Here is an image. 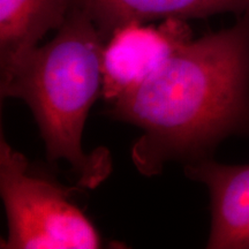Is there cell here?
I'll list each match as a JSON object with an SVG mask.
<instances>
[{
  "label": "cell",
  "mask_w": 249,
  "mask_h": 249,
  "mask_svg": "<svg viewBox=\"0 0 249 249\" xmlns=\"http://www.w3.org/2000/svg\"><path fill=\"white\" fill-rule=\"evenodd\" d=\"M111 104L112 117L142 130L132 148L140 173L207 158L227 136L249 132V20L187 40Z\"/></svg>",
  "instance_id": "obj_1"
},
{
  "label": "cell",
  "mask_w": 249,
  "mask_h": 249,
  "mask_svg": "<svg viewBox=\"0 0 249 249\" xmlns=\"http://www.w3.org/2000/svg\"><path fill=\"white\" fill-rule=\"evenodd\" d=\"M107 40L88 14L71 7L50 42L1 73V98H20L33 112L50 161L71 164L79 185L93 189L112 171L105 148L86 154L82 135L92 104L102 95Z\"/></svg>",
  "instance_id": "obj_2"
},
{
  "label": "cell",
  "mask_w": 249,
  "mask_h": 249,
  "mask_svg": "<svg viewBox=\"0 0 249 249\" xmlns=\"http://www.w3.org/2000/svg\"><path fill=\"white\" fill-rule=\"evenodd\" d=\"M73 192L34 172L1 132L0 194L8 225L2 249L101 248V235L71 200Z\"/></svg>",
  "instance_id": "obj_3"
},
{
  "label": "cell",
  "mask_w": 249,
  "mask_h": 249,
  "mask_svg": "<svg viewBox=\"0 0 249 249\" xmlns=\"http://www.w3.org/2000/svg\"><path fill=\"white\" fill-rule=\"evenodd\" d=\"M189 39L188 27L180 18H166L158 28L138 22L118 28L103 50L102 97L114 102L156 73Z\"/></svg>",
  "instance_id": "obj_4"
},
{
  "label": "cell",
  "mask_w": 249,
  "mask_h": 249,
  "mask_svg": "<svg viewBox=\"0 0 249 249\" xmlns=\"http://www.w3.org/2000/svg\"><path fill=\"white\" fill-rule=\"evenodd\" d=\"M189 179L204 183L211 198L209 249H249V164L203 158L187 163Z\"/></svg>",
  "instance_id": "obj_5"
},
{
  "label": "cell",
  "mask_w": 249,
  "mask_h": 249,
  "mask_svg": "<svg viewBox=\"0 0 249 249\" xmlns=\"http://www.w3.org/2000/svg\"><path fill=\"white\" fill-rule=\"evenodd\" d=\"M73 6L88 14L107 40L124 24L245 11L249 8V0H73Z\"/></svg>",
  "instance_id": "obj_6"
},
{
  "label": "cell",
  "mask_w": 249,
  "mask_h": 249,
  "mask_svg": "<svg viewBox=\"0 0 249 249\" xmlns=\"http://www.w3.org/2000/svg\"><path fill=\"white\" fill-rule=\"evenodd\" d=\"M73 0H0V68L4 73L66 20Z\"/></svg>",
  "instance_id": "obj_7"
}]
</instances>
